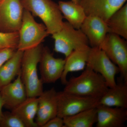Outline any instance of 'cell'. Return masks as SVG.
<instances>
[{
  "mask_svg": "<svg viewBox=\"0 0 127 127\" xmlns=\"http://www.w3.org/2000/svg\"><path fill=\"white\" fill-rule=\"evenodd\" d=\"M0 127H26L20 118L12 112H5Z\"/></svg>",
  "mask_w": 127,
  "mask_h": 127,
  "instance_id": "24",
  "label": "cell"
},
{
  "mask_svg": "<svg viewBox=\"0 0 127 127\" xmlns=\"http://www.w3.org/2000/svg\"><path fill=\"white\" fill-rule=\"evenodd\" d=\"M17 50L24 51L36 47L49 35L44 24L37 23L31 13L24 9L22 23L19 31Z\"/></svg>",
  "mask_w": 127,
  "mask_h": 127,
  "instance_id": "5",
  "label": "cell"
},
{
  "mask_svg": "<svg viewBox=\"0 0 127 127\" xmlns=\"http://www.w3.org/2000/svg\"><path fill=\"white\" fill-rule=\"evenodd\" d=\"M17 50L12 48L0 50V67L12 57Z\"/></svg>",
  "mask_w": 127,
  "mask_h": 127,
  "instance_id": "25",
  "label": "cell"
},
{
  "mask_svg": "<svg viewBox=\"0 0 127 127\" xmlns=\"http://www.w3.org/2000/svg\"><path fill=\"white\" fill-rule=\"evenodd\" d=\"M0 94L4 101V106L13 109L28 97L26 90L20 73L13 82L6 85L0 90Z\"/></svg>",
  "mask_w": 127,
  "mask_h": 127,
  "instance_id": "15",
  "label": "cell"
},
{
  "mask_svg": "<svg viewBox=\"0 0 127 127\" xmlns=\"http://www.w3.org/2000/svg\"><path fill=\"white\" fill-rule=\"evenodd\" d=\"M42 127H64L63 118L56 116L49 120Z\"/></svg>",
  "mask_w": 127,
  "mask_h": 127,
  "instance_id": "26",
  "label": "cell"
},
{
  "mask_svg": "<svg viewBox=\"0 0 127 127\" xmlns=\"http://www.w3.org/2000/svg\"><path fill=\"white\" fill-rule=\"evenodd\" d=\"M91 47L74 50L65 58L64 69L61 79L62 84L65 85L69 73L84 70L86 66Z\"/></svg>",
  "mask_w": 127,
  "mask_h": 127,
  "instance_id": "16",
  "label": "cell"
},
{
  "mask_svg": "<svg viewBox=\"0 0 127 127\" xmlns=\"http://www.w3.org/2000/svg\"><path fill=\"white\" fill-rule=\"evenodd\" d=\"M100 48L119 68L123 82L127 84V42L117 34L108 33Z\"/></svg>",
  "mask_w": 127,
  "mask_h": 127,
  "instance_id": "7",
  "label": "cell"
},
{
  "mask_svg": "<svg viewBox=\"0 0 127 127\" xmlns=\"http://www.w3.org/2000/svg\"><path fill=\"white\" fill-rule=\"evenodd\" d=\"M63 91L75 95L100 98L109 88L103 78L87 66L78 76L67 81Z\"/></svg>",
  "mask_w": 127,
  "mask_h": 127,
  "instance_id": "1",
  "label": "cell"
},
{
  "mask_svg": "<svg viewBox=\"0 0 127 127\" xmlns=\"http://www.w3.org/2000/svg\"><path fill=\"white\" fill-rule=\"evenodd\" d=\"M5 103L3 98L0 94V125L4 117V112H2V107L4 106Z\"/></svg>",
  "mask_w": 127,
  "mask_h": 127,
  "instance_id": "27",
  "label": "cell"
},
{
  "mask_svg": "<svg viewBox=\"0 0 127 127\" xmlns=\"http://www.w3.org/2000/svg\"><path fill=\"white\" fill-rule=\"evenodd\" d=\"M43 47L41 44L23 52L21 76L28 97H38L43 92V83L39 78L37 70Z\"/></svg>",
  "mask_w": 127,
  "mask_h": 127,
  "instance_id": "2",
  "label": "cell"
},
{
  "mask_svg": "<svg viewBox=\"0 0 127 127\" xmlns=\"http://www.w3.org/2000/svg\"><path fill=\"white\" fill-rule=\"evenodd\" d=\"M23 52L17 50L12 57L0 67V90L11 83L20 73Z\"/></svg>",
  "mask_w": 127,
  "mask_h": 127,
  "instance_id": "18",
  "label": "cell"
},
{
  "mask_svg": "<svg viewBox=\"0 0 127 127\" xmlns=\"http://www.w3.org/2000/svg\"><path fill=\"white\" fill-rule=\"evenodd\" d=\"M73 2L77 3V4H79L80 2V0H71Z\"/></svg>",
  "mask_w": 127,
  "mask_h": 127,
  "instance_id": "28",
  "label": "cell"
},
{
  "mask_svg": "<svg viewBox=\"0 0 127 127\" xmlns=\"http://www.w3.org/2000/svg\"><path fill=\"white\" fill-rule=\"evenodd\" d=\"M106 23L109 33L127 39V4L126 3L109 17Z\"/></svg>",
  "mask_w": 127,
  "mask_h": 127,
  "instance_id": "21",
  "label": "cell"
},
{
  "mask_svg": "<svg viewBox=\"0 0 127 127\" xmlns=\"http://www.w3.org/2000/svg\"><path fill=\"white\" fill-rule=\"evenodd\" d=\"M65 62V59L55 58L47 47H43L39 62L41 79L43 83H55L60 79Z\"/></svg>",
  "mask_w": 127,
  "mask_h": 127,
  "instance_id": "10",
  "label": "cell"
},
{
  "mask_svg": "<svg viewBox=\"0 0 127 127\" xmlns=\"http://www.w3.org/2000/svg\"><path fill=\"white\" fill-rule=\"evenodd\" d=\"M24 9L21 0L0 1V29L6 32H18L22 23Z\"/></svg>",
  "mask_w": 127,
  "mask_h": 127,
  "instance_id": "9",
  "label": "cell"
},
{
  "mask_svg": "<svg viewBox=\"0 0 127 127\" xmlns=\"http://www.w3.org/2000/svg\"><path fill=\"white\" fill-rule=\"evenodd\" d=\"M97 127H123L127 120V108L98 105Z\"/></svg>",
  "mask_w": 127,
  "mask_h": 127,
  "instance_id": "14",
  "label": "cell"
},
{
  "mask_svg": "<svg viewBox=\"0 0 127 127\" xmlns=\"http://www.w3.org/2000/svg\"><path fill=\"white\" fill-rule=\"evenodd\" d=\"M1 0H0V1Z\"/></svg>",
  "mask_w": 127,
  "mask_h": 127,
  "instance_id": "29",
  "label": "cell"
},
{
  "mask_svg": "<svg viewBox=\"0 0 127 127\" xmlns=\"http://www.w3.org/2000/svg\"><path fill=\"white\" fill-rule=\"evenodd\" d=\"M80 29L87 38L91 47L100 48L109 32L106 22L94 15L87 16Z\"/></svg>",
  "mask_w": 127,
  "mask_h": 127,
  "instance_id": "11",
  "label": "cell"
},
{
  "mask_svg": "<svg viewBox=\"0 0 127 127\" xmlns=\"http://www.w3.org/2000/svg\"><path fill=\"white\" fill-rule=\"evenodd\" d=\"M86 66L100 74L108 88L116 86L115 78L116 75L120 73L119 68L100 48L91 47Z\"/></svg>",
  "mask_w": 127,
  "mask_h": 127,
  "instance_id": "8",
  "label": "cell"
},
{
  "mask_svg": "<svg viewBox=\"0 0 127 127\" xmlns=\"http://www.w3.org/2000/svg\"><path fill=\"white\" fill-rule=\"evenodd\" d=\"M99 105L127 108V84L119 83L109 88L99 99Z\"/></svg>",
  "mask_w": 127,
  "mask_h": 127,
  "instance_id": "17",
  "label": "cell"
},
{
  "mask_svg": "<svg viewBox=\"0 0 127 127\" xmlns=\"http://www.w3.org/2000/svg\"><path fill=\"white\" fill-rule=\"evenodd\" d=\"M64 127H92L97 120L96 107L63 118Z\"/></svg>",
  "mask_w": 127,
  "mask_h": 127,
  "instance_id": "22",
  "label": "cell"
},
{
  "mask_svg": "<svg viewBox=\"0 0 127 127\" xmlns=\"http://www.w3.org/2000/svg\"><path fill=\"white\" fill-rule=\"evenodd\" d=\"M25 9L43 21L50 35L59 31L63 24L64 17L58 4L52 0H21Z\"/></svg>",
  "mask_w": 127,
  "mask_h": 127,
  "instance_id": "3",
  "label": "cell"
},
{
  "mask_svg": "<svg viewBox=\"0 0 127 127\" xmlns=\"http://www.w3.org/2000/svg\"><path fill=\"white\" fill-rule=\"evenodd\" d=\"M127 0H80L79 4L87 16H97L106 22L112 14L124 5Z\"/></svg>",
  "mask_w": 127,
  "mask_h": 127,
  "instance_id": "13",
  "label": "cell"
},
{
  "mask_svg": "<svg viewBox=\"0 0 127 127\" xmlns=\"http://www.w3.org/2000/svg\"><path fill=\"white\" fill-rule=\"evenodd\" d=\"M57 94L52 88L43 91L38 98L36 122L38 127H42L49 120L57 115Z\"/></svg>",
  "mask_w": 127,
  "mask_h": 127,
  "instance_id": "12",
  "label": "cell"
},
{
  "mask_svg": "<svg viewBox=\"0 0 127 127\" xmlns=\"http://www.w3.org/2000/svg\"><path fill=\"white\" fill-rule=\"evenodd\" d=\"M58 5L64 18L75 29H80L87 16L81 5L71 0L59 1Z\"/></svg>",
  "mask_w": 127,
  "mask_h": 127,
  "instance_id": "19",
  "label": "cell"
},
{
  "mask_svg": "<svg viewBox=\"0 0 127 127\" xmlns=\"http://www.w3.org/2000/svg\"><path fill=\"white\" fill-rule=\"evenodd\" d=\"M57 116L63 118L96 107L99 105V98L83 96L64 91L57 92Z\"/></svg>",
  "mask_w": 127,
  "mask_h": 127,
  "instance_id": "6",
  "label": "cell"
},
{
  "mask_svg": "<svg viewBox=\"0 0 127 127\" xmlns=\"http://www.w3.org/2000/svg\"><path fill=\"white\" fill-rule=\"evenodd\" d=\"M54 40V51L67 57L75 50L90 46L87 37L81 29L74 28L67 22H64L59 31L52 34Z\"/></svg>",
  "mask_w": 127,
  "mask_h": 127,
  "instance_id": "4",
  "label": "cell"
},
{
  "mask_svg": "<svg viewBox=\"0 0 127 127\" xmlns=\"http://www.w3.org/2000/svg\"><path fill=\"white\" fill-rule=\"evenodd\" d=\"M38 97H28L23 102L12 110L20 118L26 127H38L34 119L36 116Z\"/></svg>",
  "mask_w": 127,
  "mask_h": 127,
  "instance_id": "20",
  "label": "cell"
},
{
  "mask_svg": "<svg viewBox=\"0 0 127 127\" xmlns=\"http://www.w3.org/2000/svg\"><path fill=\"white\" fill-rule=\"evenodd\" d=\"M19 39L18 32H6L0 31V50L6 48L17 50Z\"/></svg>",
  "mask_w": 127,
  "mask_h": 127,
  "instance_id": "23",
  "label": "cell"
}]
</instances>
